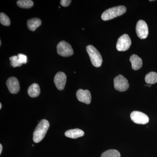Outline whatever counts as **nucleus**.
I'll return each mask as SVG.
<instances>
[{"label":"nucleus","mask_w":157,"mask_h":157,"mask_svg":"<svg viewBox=\"0 0 157 157\" xmlns=\"http://www.w3.org/2000/svg\"><path fill=\"white\" fill-rule=\"evenodd\" d=\"M145 81L147 84H153L157 82V73L151 72L147 74L145 77Z\"/></svg>","instance_id":"nucleus-16"},{"label":"nucleus","mask_w":157,"mask_h":157,"mask_svg":"<svg viewBox=\"0 0 157 157\" xmlns=\"http://www.w3.org/2000/svg\"><path fill=\"white\" fill-rule=\"evenodd\" d=\"M151 84H147V86H148V87H151Z\"/></svg>","instance_id":"nucleus-25"},{"label":"nucleus","mask_w":157,"mask_h":157,"mask_svg":"<svg viewBox=\"0 0 157 157\" xmlns=\"http://www.w3.org/2000/svg\"><path fill=\"white\" fill-rule=\"evenodd\" d=\"M65 136L69 138L76 139L82 137L84 135V132L82 130L78 128L71 129L65 132Z\"/></svg>","instance_id":"nucleus-12"},{"label":"nucleus","mask_w":157,"mask_h":157,"mask_svg":"<svg viewBox=\"0 0 157 157\" xmlns=\"http://www.w3.org/2000/svg\"><path fill=\"white\" fill-rule=\"evenodd\" d=\"M2 45V41H1H1H0V45Z\"/></svg>","instance_id":"nucleus-26"},{"label":"nucleus","mask_w":157,"mask_h":157,"mask_svg":"<svg viewBox=\"0 0 157 157\" xmlns=\"http://www.w3.org/2000/svg\"><path fill=\"white\" fill-rule=\"evenodd\" d=\"M114 86L115 90L120 92H124L128 89V82L125 77L119 75L114 79Z\"/></svg>","instance_id":"nucleus-6"},{"label":"nucleus","mask_w":157,"mask_h":157,"mask_svg":"<svg viewBox=\"0 0 157 157\" xmlns=\"http://www.w3.org/2000/svg\"><path fill=\"white\" fill-rule=\"evenodd\" d=\"M125 6H121L110 8L103 12L101 18L104 21H108L123 15L126 12Z\"/></svg>","instance_id":"nucleus-2"},{"label":"nucleus","mask_w":157,"mask_h":157,"mask_svg":"<svg viewBox=\"0 0 157 157\" xmlns=\"http://www.w3.org/2000/svg\"><path fill=\"white\" fill-rule=\"evenodd\" d=\"M54 81L58 89L60 90H63L67 82V76L66 74L62 72H59L57 73L54 78Z\"/></svg>","instance_id":"nucleus-9"},{"label":"nucleus","mask_w":157,"mask_h":157,"mask_svg":"<svg viewBox=\"0 0 157 157\" xmlns=\"http://www.w3.org/2000/svg\"><path fill=\"white\" fill-rule=\"evenodd\" d=\"M86 49L93 66L96 67H101L103 59L98 49L92 45H88Z\"/></svg>","instance_id":"nucleus-3"},{"label":"nucleus","mask_w":157,"mask_h":157,"mask_svg":"<svg viewBox=\"0 0 157 157\" xmlns=\"http://www.w3.org/2000/svg\"><path fill=\"white\" fill-rule=\"evenodd\" d=\"M131 120L135 124H145L148 123L149 118L145 113L138 111H133L131 113Z\"/></svg>","instance_id":"nucleus-7"},{"label":"nucleus","mask_w":157,"mask_h":157,"mask_svg":"<svg viewBox=\"0 0 157 157\" xmlns=\"http://www.w3.org/2000/svg\"><path fill=\"white\" fill-rule=\"evenodd\" d=\"M101 157H121V154L116 150L110 149L103 153Z\"/></svg>","instance_id":"nucleus-18"},{"label":"nucleus","mask_w":157,"mask_h":157,"mask_svg":"<svg viewBox=\"0 0 157 157\" xmlns=\"http://www.w3.org/2000/svg\"><path fill=\"white\" fill-rule=\"evenodd\" d=\"M29 95L31 98H36L40 94V89L39 85L35 83L31 85L28 90Z\"/></svg>","instance_id":"nucleus-15"},{"label":"nucleus","mask_w":157,"mask_h":157,"mask_svg":"<svg viewBox=\"0 0 157 157\" xmlns=\"http://www.w3.org/2000/svg\"><path fill=\"white\" fill-rule=\"evenodd\" d=\"M136 33L140 39H145L148 35V26L145 21L140 20L137 22L136 27Z\"/></svg>","instance_id":"nucleus-8"},{"label":"nucleus","mask_w":157,"mask_h":157,"mask_svg":"<svg viewBox=\"0 0 157 157\" xmlns=\"http://www.w3.org/2000/svg\"><path fill=\"white\" fill-rule=\"evenodd\" d=\"M132 45V40L128 35L124 34L118 39L116 48L118 51H125Z\"/></svg>","instance_id":"nucleus-5"},{"label":"nucleus","mask_w":157,"mask_h":157,"mask_svg":"<svg viewBox=\"0 0 157 157\" xmlns=\"http://www.w3.org/2000/svg\"><path fill=\"white\" fill-rule=\"evenodd\" d=\"M130 60L132 63V68L133 70H137L142 67L143 64L142 59L138 56L135 54L133 55L130 57Z\"/></svg>","instance_id":"nucleus-13"},{"label":"nucleus","mask_w":157,"mask_h":157,"mask_svg":"<svg viewBox=\"0 0 157 157\" xmlns=\"http://www.w3.org/2000/svg\"><path fill=\"white\" fill-rule=\"evenodd\" d=\"M17 6L23 9H29L33 7L34 2L31 0H19L17 2Z\"/></svg>","instance_id":"nucleus-17"},{"label":"nucleus","mask_w":157,"mask_h":157,"mask_svg":"<svg viewBox=\"0 0 157 157\" xmlns=\"http://www.w3.org/2000/svg\"><path fill=\"white\" fill-rule=\"evenodd\" d=\"M0 22L2 25L7 26L10 25L11 24L10 18L6 14L3 12L0 14Z\"/></svg>","instance_id":"nucleus-19"},{"label":"nucleus","mask_w":157,"mask_h":157,"mask_svg":"<svg viewBox=\"0 0 157 157\" xmlns=\"http://www.w3.org/2000/svg\"><path fill=\"white\" fill-rule=\"evenodd\" d=\"M10 61H11V64L13 67H20L21 66V64L20 63L18 59V57L16 56H14L10 57L9 58Z\"/></svg>","instance_id":"nucleus-20"},{"label":"nucleus","mask_w":157,"mask_h":157,"mask_svg":"<svg viewBox=\"0 0 157 157\" xmlns=\"http://www.w3.org/2000/svg\"><path fill=\"white\" fill-rule=\"evenodd\" d=\"M6 85L11 94H16L19 91V82L15 77H11L8 78L6 82Z\"/></svg>","instance_id":"nucleus-11"},{"label":"nucleus","mask_w":157,"mask_h":157,"mask_svg":"<svg viewBox=\"0 0 157 157\" xmlns=\"http://www.w3.org/2000/svg\"><path fill=\"white\" fill-rule=\"evenodd\" d=\"M57 52L60 56L63 57H68L72 56L73 50L72 46L66 41H62L57 46Z\"/></svg>","instance_id":"nucleus-4"},{"label":"nucleus","mask_w":157,"mask_h":157,"mask_svg":"<svg viewBox=\"0 0 157 157\" xmlns=\"http://www.w3.org/2000/svg\"><path fill=\"white\" fill-rule=\"evenodd\" d=\"M2 144H0V155L2 154Z\"/></svg>","instance_id":"nucleus-23"},{"label":"nucleus","mask_w":157,"mask_h":157,"mask_svg":"<svg viewBox=\"0 0 157 157\" xmlns=\"http://www.w3.org/2000/svg\"><path fill=\"white\" fill-rule=\"evenodd\" d=\"M72 1L71 0H61L60 1V4L63 7H67L70 6Z\"/></svg>","instance_id":"nucleus-22"},{"label":"nucleus","mask_w":157,"mask_h":157,"mask_svg":"<svg viewBox=\"0 0 157 157\" xmlns=\"http://www.w3.org/2000/svg\"><path fill=\"white\" fill-rule=\"evenodd\" d=\"M2 103H0V109H2Z\"/></svg>","instance_id":"nucleus-24"},{"label":"nucleus","mask_w":157,"mask_h":157,"mask_svg":"<svg viewBox=\"0 0 157 157\" xmlns=\"http://www.w3.org/2000/svg\"><path fill=\"white\" fill-rule=\"evenodd\" d=\"M78 101L85 104H89L91 101V95L88 90L79 89L76 94Z\"/></svg>","instance_id":"nucleus-10"},{"label":"nucleus","mask_w":157,"mask_h":157,"mask_svg":"<svg viewBox=\"0 0 157 157\" xmlns=\"http://www.w3.org/2000/svg\"><path fill=\"white\" fill-rule=\"evenodd\" d=\"M19 61L21 65L23 64H26L27 62V57L25 55L19 53L17 55Z\"/></svg>","instance_id":"nucleus-21"},{"label":"nucleus","mask_w":157,"mask_h":157,"mask_svg":"<svg viewBox=\"0 0 157 157\" xmlns=\"http://www.w3.org/2000/svg\"><path fill=\"white\" fill-rule=\"evenodd\" d=\"M49 125V123L46 120H42L39 122L33 132V140L34 142L39 143L44 138Z\"/></svg>","instance_id":"nucleus-1"},{"label":"nucleus","mask_w":157,"mask_h":157,"mask_svg":"<svg viewBox=\"0 0 157 157\" xmlns=\"http://www.w3.org/2000/svg\"><path fill=\"white\" fill-rule=\"evenodd\" d=\"M42 24V21L39 18L29 19L27 21L28 28L30 30L35 31Z\"/></svg>","instance_id":"nucleus-14"}]
</instances>
